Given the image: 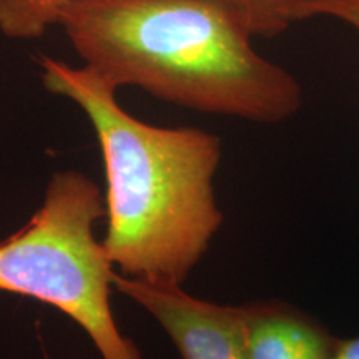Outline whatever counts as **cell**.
<instances>
[{"mask_svg": "<svg viewBox=\"0 0 359 359\" xmlns=\"http://www.w3.org/2000/svg\"><path fill=\"white\" fill-rule=\"evenodd\" d=\"M58 25L83 65L116 88L263 125L303 105L294 75L264 58L218 0H72Z\"/></svg>", "mask_w": 359, "mask_h": 359, "instance_id": "7a4b0ae2", "label": "cell"}, {"mask_svg": "<svg viewBox=\"0 0 359 359\" xmlns=\"http://www.w3.org/2000/svg\"><path fill=\"white\" fill-rule=\"evenodd\" d=\"M327 17L359 32V0H303L296 8V22Z\"/></svg>", "mask_w": 359, "mask_h": 359, "instance_id": "ba28073f", "label": "cell"}, {"mask_svg": "<svg viewBox=\"0 0 359 359\" xmlns=\"http://www.w3.org/2000/svg\"><path fill=\"white\" fill-rule=\"evenodd\" d=\"M72 0H0V34L13 40L39 39L58 25L60 13Z\"/></svg>", "mask_w": 359, "mask_h": 359, "instance_id": "8992f818", "label": "cell"}, {"mask_svg": "<svg viewBox=\"0 0 359 359\" xmlns=\"http://www.w3.org/2000/svg\"><path fill=\"white\" fill-rule=\"evenodd\" d=\"M333 359H359V336L351 339L341 338Z\"/></svg>", "mask_w": 359, "mask_h": 359, "instance_id": "9c48e42d", "label": "cell"}, {"mask_svg": "<svg viewBox=\"0 0 359 359\" xmlns=\"http://www.w3.org/2000/svg\"><path fill=\"white\" fill-rule=\"evenodd\" d=\"M241 306L248 359H333L341 338L311 314L281 299Z\"/></svg>", "mask_w": 359, "mask_h": 359, "instance_id": "5b68a950", "label": "cell"}, {"mask_svg": "<svg viewBox=\"0 0 359 359\" xmlns=\"http://www.w3.org/2000/svg\"><path fill=\"white\" fill-rule=\"evenodd\" d=\"M114 288L163 327L182 359H248L241 306L196 298L182 285L135 280L116 271Z\"/></svg>", "mask_w": 359, "mask_h": 359, "instance_id": "277c9868", "label": "cell"}, {"mask_svg": "<svg viewBox=\"0 0 359 359\" xmlns=\"http://www.w3.org/2000/svg\"><path fill=\"white\" fill-rule=\"evenodd\" d=\"M246 25L253 37H275L296 24L303 0H218Z\"/></svg>", "mask_w": 359, "mask_h": 359, "instance_id": "52a82bcc", "label": "cell"}, {"mask_svg": "<svg viewBox=\"0 0 359 359\" xmlns=\"http://www.w3.org/2000/svg\"><path fill=\"white\" fill-rule=\"evenodd\" d=\"M39 64L45 88L79 105L95 130L107 180L102 245L115 271L183 285L223 223L215 193L219 138L135 118L116 87L87 65L45 55Z\"/></svg>", "mask_w": 359, "mask_h": 359, "instance_id": "6da1fadb", "label": "cell"}, {"mask_svg": "<svg viewBox=\"0 0 359 359\" xmlns=\"http://www.w3.org/2000/svg\"><path fill=\"white\" fill-rule=\"evenodd\" d=\"M105 217L100 188L87 175H53L40 208L0 240V291L34 298L67 314L102 359H142L111 313L115 268L95 235Z\"/></svg>", "mask_w": 359, "mask_h": 359, "instance_id": "3957f363", "label": "cell"}]
</instances>
